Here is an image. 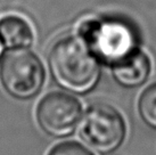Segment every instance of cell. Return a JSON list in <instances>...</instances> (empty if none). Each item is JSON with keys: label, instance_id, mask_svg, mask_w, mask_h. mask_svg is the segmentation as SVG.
<instances>
[{"label": "cell", "instance_id": "3957f363", "mask_svg": "<svg viewBox=\"0 0 156 155\" xmlns=\"http://www.w3.org/2000/svg\"><path fill=\"white\" fill-rule=\"evenodd\" d=\"M44 67L34 52L13 49L0 63V82L10 96L18 99L38 95L44 82Z\"/></svg>", "mask_w": 156, "mask_h": 155}, {"label": "cell", "instance_id": "52a82bcc", "mask_svg": "<svg viewBox=\"0 0 156 155\" xmlns=\"http://www.w3.org/2000/svg\"><path fill=\"white\" fill-rule=\"evenodd\" d=\"M33 31L25 18L6 15L0 20V42L9 49H25L33 42Z\"/></svg>", "mask_w": 156, "mask_h": 155}, {"label": "cell", "instance_id": "277c9868", "mask_svg": "<svg viewBox=\"0 0 156 155\" xmlns=\"http://www.w3.org/2000/svg\"><path fill=\"white\" fill-rule=\"evenodd\" d=\"M80 136L94 151L101 154L112 153L126 139V121L121 113L111 105L94 104L84 113Z\"/></svg>", "mask_w": 156, "mask_h": 155}, {"label": "cell", "instance_id": "9c48e42d", "mask_svg": "<svg viewBox=\"0 0 156 155\" xmlns=\"http://www.w3.org/2000/svg\"><path fill=\"white\" fill-rule=\"evenodd\" d=\"M47 155H94L88 148L78 142H64L57 144Z\"/></svg>", "mask_w": 156, "mask_h": 155}, {"label": "cell", "instance_id": "30bf717a", "mask_svg": "<svg viewBox=\"0 0 156 155\" xmlns=\"http://www.w3.org/2000/svg\"><path fill=\"white\" fill-rule=\"evenodd\" d=\"M2 45H1V42H0V55H1V50H2V47H1Z\"/></svg>", "mask_w": 156, "mask_h": 155}, {"label": "cell", "instance_id": "ba28073f", "mask_svg": "<svg viewBox=\"0 0 156 155\" xmlns=\"http://www.w3.org/2000/svg\"><path fill=\"white\" fill-rule=\"evenodd\" d=\"M138 112L146 124L156 129V82L141 92L138 100Z\"/></svg>", "mask_w": 156, "mask_h": 155}, {"label": "cell", "instance_id": "6da1fadb", "mask_svg": "<svg viewBox=\"0 0 156 155\" xmlns=\"http://www.w3.org/2000/svg\"><path fill=\"white\" fill-rule=\"evenodd\" d=\"M48 64L55 81L75 94L91 90L99 78V60L75 37L58 39L50 48Z\"/></svg>", "mask_w": 156, "mask_h": 155}, {"label": "cell", "instance_id": "5b68a950", "mask_svg": "<svg viewBox=\"0 0 156 155\" xmlns=\"http://www.w3.org/2000/svg\"><path fill=\"white\" fill-rule=\"evenodd\" d=\"M82 116V105L64 91H51L37 105L35 117L39 127L47 135L66 137L78 127Z\"/></svg>", "mask_w": 156, "mask_h": 155}, {"label": "cell", "instance_id": "8992f818", "mask_svg": "<svg viewBox=\"0 0 156 155\" xmlns=\"http://www.w3.org/2000/svg\"><path fill=\"white\" fill-rule=\"evenodd\" d=\"M151 70V58L138 49L129 57L113 65L112 73L119 85L126 88H136L147 81Z\"/></svg>", "mask_w": 156, "mask_h": 155}, {"label": "cell", "instance_id": "7a4b0ae2", "mask_svg": "<svg viewBox=\"0 0 156 155\" xmlns=\"http://www.w3.org/2000/svg\"><path fill=\"white\" fill-rule=\"evenodd\" d=\"M79 33L96 58L111 66L138 50L137 31L122 18L88 20L80 25Z\"/></svg>", "mask_w": 156, "mask_h": 155}]
</instances>
